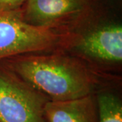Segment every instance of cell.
I'll return each mask as SVG.
<instances>
[{
    "instance_id": "6da1fadb",
    "label": "cell",
    "mask_w": 122,
    "mask_h": 122,
    "mask_svg": "<svg viewBox=\"0 0 122 122\" xmlns=\"http://www.w3.org/2000/svg\"><path fill=\"white\" fill-rule=\"evenodd\" d=\"M50 100H67L105 90L109 79L87 61L63 50L32 53L1 60Z\"/></svg>"
},
{
    "instance_id": "7a4b0ae2",
    "label": "cell",
    "mask_w": 122,
    "mask_h": 122,
    "mask_svg": "<svg viewBox=\"0 0 122 122\" xmlns=\"http://www.w3.org/2000/svg\"><path fill=\"white\" fill-rule=\"evenodd\" d=\"M77 36L69 31L26 23L21 10L0 12V61L11 57L68 49Z\"/></svg>"
},
{
    "instance_id": "3957f363",
    "label": "cell",
    "mask_w": 122,
    "mask_h": 122,
    "mask_svg": "<svg viewBox=\"0 0 122 122\" xmlns=\"http://www.w3.org/2000/svg\"><path fill=\"white\" fill-rule=\"evenodd\" d=\"M50 100L0 61V122H47Z\"/></svg>"
},
{
    "instance_id": "277c9868",
    "label": "cell",
    "mask_w": 122,
    "mask_h": 122,
    "mask_svg": "<svg viewBox=\"0 0 122 122\" xmlns=\"http://www.w3.org/2000/svg\"><path fill=\"white\" fill-rule=\"evenodd\" d=\"M90 10L89 0H26L21 8L22 19L30 25L69 31Z\"/></svg>"
},
{
    "instance_id": "5b68a950",
    "label": "cell",
    "mask_w": 122,
    "mask_h": 122,
    "mask_svg": "<svg viewBox=\"0 0 122 122\" xmlns=\"http://www.w3.org/2000/svg\"><path fill=\"white\" fill-rule=\"evenodd\" d=\"M85 61L115 65L122 62V26L109 23L77 36L69 48Z\"/></svg>"
},
{
    "instance_id": "8992f818",
    "label": "cell",
    "mask_w": 122,
    "mask_h": 122,
    "mask_svg": "<svg viewBox=\"0 0 122 122\" xmlns=\"http://www.w3.org/2000/svg\"><path fill=\"white\" fill-rule=\"evenodd\" d=\"M47 122H98L96 94L67 100H50L46 105Z\"/></svg>"
},
{
    "instance_id": "52a82bcc",
    "label": "cell",
    "mask_w": 122,
    "mask_h": 122,
    "mask_svg": "<svg viewBox=\"0 0 122 122\" xmlns=\"http://www.w3.org/2000/svg\"><path fill=\"white\" fill-rule=\"evenodd\" d=\"M98 122H122V101L113 92L105 90L96 94Z\"/></svg>"
},
{
    "instance_id": "ba28073f",
    "label": "cell",
    "mask_w": 122,
    "mask_h": 122,
    "mask_svg": "<svg viewBox=\"0 0 122 122\" xmlns=\"http://www.w3.org/2000/svg\"><path fill=\"white\" fill-rule=\"evenodd\" d=\"M26 0H0V12H8L21 10Z\"/></svg>"
}]
</instances>
